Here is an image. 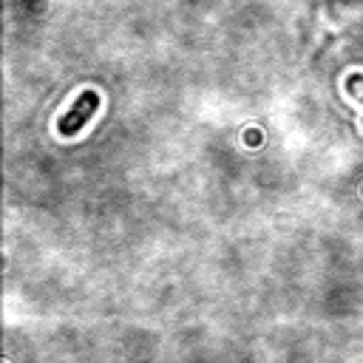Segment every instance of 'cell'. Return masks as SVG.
Instances as JSON below:
<instances>
[{
	"label": "cell",
	"mask_w": 363,
	"mask_h": 363,
	"mask_svg": "<svg viewBox=\"0 0 363 363\" xmlns=\"http://www.w3.org/2000/svg\"><path fill=\"white\" fill-rule=\"evenodd\" d=\"M96 108H99V94L96 91H82L79 96H77V102L60 116V122H57V130H60V136H77L82 128H85V122H91V116L96 113Z\"/></svg>",
	"instance_id": "cell-1"
}]
</instances>
